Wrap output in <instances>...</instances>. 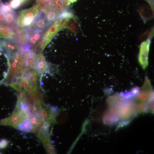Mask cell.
<instances>
[{"instance_id": "277c9868", "label": "cell", "mask_w": 154, "mask_h": 154, "mask_svg": "<svg viewBox=\"0 0 154 154\" xmlns=\"http://www.w3.org/2000/svg\"><path fill=\"white\" fill-rule=\"evenodd\" d=\"M17 43L12 38L0 40V50L4 52L5 55L9 56L17 52Z\"/></svg>"}, {"instance_id": "8fae6325", "label": "cell", "mask_w": 154, "mask_h": 154, "mask_svg": "<svg viewBox=\"0 0 154 154\" xmlns=\"http://www.w3.org/2000/svg\"><path fill=\"white\" fill-rule=\"evenodd\" d=\"M42 11L45 13L47 18L51 24L58 17L57 12L53 9H46Z\"/></svg>"}, {"instance_id": "ffe728a7", "label": "cell", "mask_w": 154, "mask_h": 154, "mask_svg": "<svg viewBox=\"0 0 154 154\" xmlns=\"http://www.w3.org/2000/svg\"><path fill=\"white\" fill-rule=\"evenodd\" d=\"M30 83L28 80L27 79H25L21 80L20 84L21 86L25 89L29 85Z\"/></svg>"}, {"instance_id": "9a60e30c", "label": "cell", "mask_w": 154, "mask_h": 154, "mask_svg": "<svg viewBox=\"0 0 154 154\" xmlns=\"http://www.w3.org/2000/svg\"><path fill=\"white\" fill-rule=\"evenodd\" d=\"M12 10L7 5L2 4L0 5V11L5 14L11 11Z\"/></svg>"}, {"instance_id": "3957f363", "label": "cell", "mask_w": 154, "mask_h": 154, "mask_svg": "<svg viewBox=\"0 0 154 154\" xmlns=\"http://www.w3.org/2000/svg\"><path fill=\"white\" fill-rule=\"evenodd\" d=\"M151 43V39L148 38L143 42L140 46L138 60L143 69H145L148 64V55Z\"/></svg>"}, {"instance_id": "7c38bea8", "label": "cell", "mask_w": 154, "mask_h": 154, "mask_svg": "<svg viewBox=\"0 0 154 154\" xmlns=\"http://www.w3.org/2000/svg\"><path fill=\"white\" fill-rule=\"evenodd\" d=\"M36 84H30L25 89V90L29 93H31L37 91Z\"/></svg>"}, {"instance_id": "5bb4252c", "label": "cell", "mask_w": 154, "mask_h": 154, "mask_svg": "<svg viewBox=\"0 0 154 154\" xmlns=\"http://www.w3.org/2000/svg\"><path fill=\"white\" fill-rule=\"evenodd\" d=\"M19 92L18 96V100L25 102L26 92L24 90H21Z\"/></svg>"}, {"instance_id": "ba28073f", "label": "cell", "mask_w": 154, "mask_h": 154, "mask_svg": "<svg viewBox=\"0 0 154 154\" xmlns=\"http://www.w3.org/2000/svg\"><path fill=\"white\" fill-rule=\"evenodd\" d=\"M139 12L141 17L144 21L148 20L153 17V12L149 7H141L139 9Z\"/></svg>"}, {"instance_id": "52a82bcc", "label": "cell", "mask_w": 154, "mask_h": 154, "mask_svg": "<svg viewBox=\"0 0 154 154\" xmlns=\"http://www.w3.org/2000/svg\"><path fill=\"white\" fill-rule=\"evenodd\" d=\"M20 131L25 132H30L32 131V124L29 119L23 121L17 127Z\"/></svg>"}, {"instance_id": "9c48e42d", "label": "cell", "mask_w": 154, "mask_h": 154, "mask_svg": "<svg viewBox=\"0 0 154 154\" xmlns=\"http://www.w3.org/2000/svg\"><path fill=\"white\" fill-rule=\"evenodd\" d=\"M29 119L32 126V132H35L40 124V119L34 114L31 113L29 114Z\"/></svg>"}, {"instance_id": "6da1fadb", "label": "cell", "mask_w": 154, "mask_h": 154, "mask_svg": "<svg viewBox=\"0 0 154 154\" xmlns=\"http://www.w3.org/2000/svg\"><path fill=\"white\" fill-rule=\"evenodd\" d=\"M37 6H35L31 9L19 12V15L18 18L17 24L19 30L29 27L33 20L38 13Z\"/></svg>"}, {"instance_id": "7a4b0ae2", "label": "cell", "mask_w": 154, "mask_h": 154, "mask_svg": "<svg viewBox=\"0 0 154 154\" xmlns=\"http://www.w3.org/2000/svg\"><path fill=\"white\" fill-rule=\"evenodd\" d=\"M51 24L47 18L45 13L42 11L38 13L29 27L33 30L42 31L49 27Z\"/></svg>"}, {"instance_id": "5b68a950", "label": "cell", "mask_w": 154, "mask_h": 154, "mask_svg": "<svg viewBox=\"0 0 154 154\" xmlns=\"http://www.w3.org/2000/svg\"><path fill=\"white\" fill-rule=\"evenodd\" d=\"M47 65L44 57L42 54L38 55L33 68L38 74L42 73L47 69Z\"/></svg>"}, {"instance_id": "30bf717a", "label": "cell", "mask_w": 154, "mask_h": 154, "mask_svg": "<svg viewBox=\"0 0 154 154\" xmlns=\"http://www.w3.org/2000/svg\"><path fill=\"white\" fill-rule=\"evenodd\" d=\"M15 35V33L9 29L5 27L0 28V38H11Z\"/></svg>"}, {"instance_id": "7402d4cb", "label": "cell", "mask_w": 154, "mask_h": 154, "mask_svg": "<svg viewBox=\"0 0 154 154\" xmlns=\"http://www.w3.org/2000/svg\"><path fill=\"white\" fill-rule=\"evenodd\" d=\"M21 1V3L25 1V0H19Z\"/></svg>"}, {"instance_id": "8992f818", "label": "cell", "mask_w": 154, "mask_h": 154, "mask_svg": "<svg viewBox=\"0 0 154 154\" xmlns=\"http://www.w3.org/2000/svg\"><path fill=\"white\" fill-rule=\"evenodd\" d=\"M37 56L38 55H36L35 51L33 50L29 51L25 54V63L27 68H33Z\"/></svg>"}, {"instance_id": "d6986e66", "label": "cell", "mask_w": 154, "mask_h": 154, "mask_svg": "<svg viewBox=\"0 0 154 154\" xmlns=\"http://www.w3.org/2000/svg\"><path fill=\"white\" fill-rule=\"evenodd\" d=\"M30 84H37V78L36 76H33L29 78L28 79Z\"/></svg>"}, {"instance_id": "603a6c76", "label": "cell", "mask_w": 154, "mask_h": 154, "mask_svg": "<svg viewBox=\"0 0 154 154\" xmlns=\"http://www.w3.org/2000/svg\"><path fill=\"white\" fill-rule=\"evenodd\" d=\"M1 153V152H0V154Z\"/></svg>"}, {"instance_id": "e0dca14e", "label": "cell", "mask_w": 154, "mask_h": 154, "mask_svg": "<svg viewBox=\"0 0 154 154\" xmlns=\"http://www.w3.org/2000/svg\"><path fill=\"white\" fill-rule=\"evenodd\" d=\"M21 3L19 0H12L11 2V7L14 9L17 8L20 6Z\"/></svg>"}, {"instance_id": "44dd1931", "label": "cell", "mask_w": 154, "mask_h": 154, "mask_svg": "<svg viewBox=\"0 0 154 154\" xmlns=\"http://www.w3.org/2000/svg\"><path fill=\"white\" fill-rule=\"evenodd\" d=\"M23 74V71H17L14 74L13 76L18 78H21Z\"/></svg>"}, {"instance_id": "2e32d148", "label": "cell", "mask_w": 154, "mask_h": 154, "mask_svg": "<svg viewBox=\"0 0 154 154\" xmlns=\"http://www.w3.org/2000/svg\"><path fill=\"white\" fill-rule=\"evenodd\" d=\"M9 86L18 92L21 90L22 86L20 83H11L9 84Z\"/></svg>"}, {"instance_id": "ac0fdd59", "label": "cell", "mask_w": 154, "mask_h": 154, "mask_svg": "<svg viewBox=\"0 0 154 154\" xmlns=\"http://www.w3.org/2000/svg\"><path fill=\"white\" fill-rule=\"evenodd\" d=\"M8 144V141L5 139H3L0 140V149L6 148Z\"/></svg>"}, {"instance_id": "4fadbf2b", "label": "cell", "mask_w": 154, "mask_h": 154, "mask_svg": "<svg viewBox=\"0 0 154 154\" xmlns=\"http://www.w3.org/2000/svg\"><path fill=\"white\" fill-rule=\"evenodd\" d=\"M73 17L72 14L69 11L66 10L63 11L58 17V19L62 18H71Z\"/></svg>"}]
</instances>
